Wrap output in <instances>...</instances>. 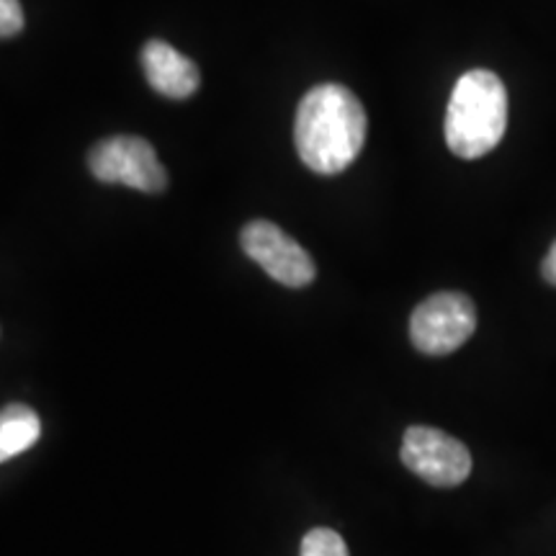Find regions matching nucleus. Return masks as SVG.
Wrapping results in <instances>:
<instances>
[{
	"mask_svg": "<svg viewBox=\"0 0 556 556\" xmlns=\"http://www.w3.org/2000/svg\"><path fill=\"white\" fill-rule=\"evenodd\" d=\"M88 170L101 184H122L144 193H160L168 186V170L157 160L155 148L135 135L96 142L88 152Z\"/></svg>",
	"mask_w": 556,
	"mask_h": 556,
	"instance_id": "obj_3",
	"label": "nucleus"
},
{
	"mask_svg": "<svg viewBox=\"0 0 556 556\" xmlns=\"http://www.w3.org/2000/svg\"><path fill=\"white\" fill-rule=\"evenodd\" d=\"M24 29V9L18 0H0V39H11Z\"/></svg>",
	"mask_w": 556,
	"mask_h": 556,
	"instance_id": "obj_10",
	"label": "nucleus"
},
{
	"mask_svg": "<svg viewBox=\"0 0 556 556\" xmlns=\"http://www.w3.org/2000/svg\"><path fill=\"white\" fill-rule=\"evenodd\" d=\"M240 245L248 253V258L258 263L281 287L304 289L315 281L317 266L312 255L274 222H248L240 232Z\"/></svg>",
	"mask_w": 556,
	"mask_h": 556,
	"instance_id": "obj_6",
	"label": "nucleus"
},
{
	"mask_svg": "<svg viewBox=\"0 0 556 556\" xmlns=\"http://www.w3.org/2000/svg\"><path fill=\"white\" fill-rule=\"evenodd\" d=\"M299 556H351L340 533L332 528H312L307 536L302 539Z\"/></svg>",
	"mask_w": 556,
	"mask_h": 556,
	"instance_id": "obj_9",
	"label": "nucleus"
},
{
	"mask_svg": "<svg viewBox=\"0 0 556 556\" xmlns=\"http://www.w3.org/2000/svg\"><path fill=\"white\" fill-rule=\"evenodd\" d=\"M41 435V420L29 405H5L0 409V464L29 451Z\"/></svg>",
	"mask_w": 556,
	"mask_h": 556,
	"instance_id": "obj_8",
	"label": "nucleus"
},
{
	"mask_svg": "<svg viewBox=\"0 0 556 556\" xmlns=\"http://www.w3.org/2000/svg\"><path fill=\"white\" fill-rule=\"evenodd\" d=\"M142 70L150 88L173 101L191 99L201 86V73L193 62L163 39H150L142 47Z\"/></svg>",
	"mask_w": 556,
	"mask_h": 556,
	"instance_id": "obj_7",
	"label": "nucleus"
},
{
	"mask_svg": "<svg viewBox=\"0 0 556 556\" xmlns=\"http://www.w3.org/2000/svg\"><path fill=\"white\" fill-rule=\"evenodd\" d=\"M477 330L475 302L462 291H441L417 304L409 317V338L426 356H448Z\"/></svg>",
	"mask_w": 556,
	"mask_h": 556,
	"instance_id": "obj_4",
	"label": "nucleus"
},
{
	"mask_svg": "<svg viewBox=\"0 0 556 556\" xmlns=\"http://www.w3.org/2000/svg\"><path fill=\"white\" fill-rule=\"evenodd\" d=\"M366 109L351 88L315 86L299 101L294 142L302 163L319 176H338L366 144Z\"/></svg>",
	"mask_w": 556,
	"mask_h": 556,
	"instance_id": "obj_1",
	"label": "nucleus"
},
{
	"mask_svg": "<svg viewBox=\"0 0 556 556\" xmlns=\"http://www.w3.org/2000/svg\"><path fill=\"white\" fill-rule=\"evenodd\" d=\"M507 129V90L492 70H469L456 80L446 111V144L456 157H484Z\"/></svg>",
	"mask_w": 556,
	"mask_h": 556,
	"instance_id": "obj_2",
	"label": "nucleus"
},
{
	"mask_svg": "<svg viewBox=\"0 0 556 556\" xmlns=\"http://www.w3.org/2000/svg\"><path fill=\"white\" fill-rule=\"evenodd\" d=\"M541 276L546 278V283L556 287V240H554V245L548 248L544 263H541Z\"/></svg>",
	"mask_w": 556,
	"mask_h": 556,
	"instance_id": "obj_11",
	"label": "nucleus"
},
{
	"mask_svg": "<svg viewBox=\"0 0 556 556\" xmlns=\"http://www.w3.org/2000/svg\"><path fill=\"white\" fill-rule=\"evenodd\" d=\"M402 464L430 486L451 490L467 482L471 454L462 441L430 426H413L402 438Z\"/></svg>",
	"mask_w": 556,
	"mask_h": 556,
	"instance_id": "obj_5",
	"label": "nucleus"
}]
</instances>
